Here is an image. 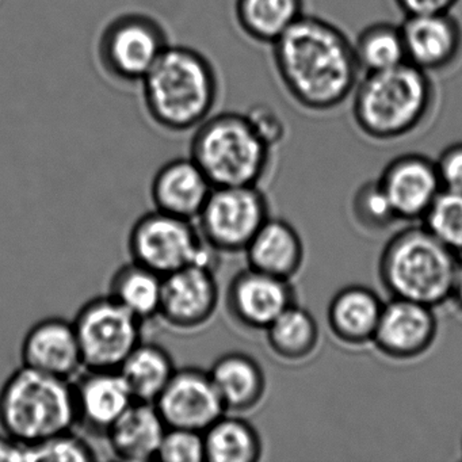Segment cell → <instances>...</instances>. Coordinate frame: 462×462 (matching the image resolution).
<instances>
[{"label":"cell","mask_w":462,"mask_h":462,"mask_svg":"<svg viewBox=\"0 0 462 462\" xmlns=\"http://www.w3.org/2000/svg\"><path fill=\"white\" fill-rule=\"evenodd\" d=\"M272 53L281 85L307 112H334L350 101L362 77L350 37L316 15H302Z\"/></svg>","instance_id":"1"},{"label":"cell","mask_w":462,"mask_h":462,"mask_svg":"<svg viewBox=\"0 0 462 462\" xmlns=\"http://www.w3.org/2000/svg\"><path fill=\"white\" fill-rule=\"evenodd\" d=\"M140 85L151 120L171 134L201 125L213 115L220 93L212 61L185 45L170 44Z\"/></svg>","instance_id":"2"},{"label":"cell","mask_w":462,"mask_h":462,"mask_svg":"<svg viewBox=\"0 0 462 462\" xmlns=\"http://www.w3.org/2000/svg\"><path fill=\"white\" fill-rule=\"evenodd\" d=\"M351 117L367 139L391 143L415 134L437 104L431 75L410 63L362 74L354 88Z\"/></svg>","instance_id":"3"},{"label":"cell","mask_w":462,"mask_h":462,"mask_svg":"<svg viewBox=\"0 0 462 462\" xmlns=\"http://www.w3.org/2000/svg\"><path fill=\"white\" fill-rule=\"evenodd\" d=\"M458 258L423 226H410L386 243L378 274L392 297L439 307L451 300Z\"/></svg>","instance_id":"4"},{"label":"cell","mask_w":462,"mask_h":462,"mask_svg":"<svg viewBox=\"0 0 462 462\" xmlns=\"http://www.w3.org/2000/svg\"><path fill=\"white\" fill-rule=\"evenodd\" d=\"M75 427L72 381L21 366L0 388V430L17 442L36 445Z\"/></svg>","instance_id":"5"},{"label":"cell","mask_w":462,"mask_h":462,"mask_svg":"<svg viewBox=\"0 0 462 462\" xmlns=\"http://www.w3.org/2000/svg\"><path fill=\"white\" fill-rule=\"evenodd\" d=\"M272 150L245 113L224 112L194 129L189 156L213 188L258 186L269 170Z\"/></svg>","instance_id":"6"},{"label":"cell","mask_w":462,"mask_h":462,"mask_svg":"<svg viewBox=\"0 0 462 462\" xmlns=\"http://www.w3.org/2000/svg\"><path fill=\"white\" fill-rule=\"evenodd\" d=\"M128 250L132 261L162 277L190 264L215 267V255H218L204 242L194 221L156 209L134 224Z\"/></svg>","instance_id":"7"},{"label":"cell","mask_w":462,"mask_h":462,"mask_svg":"<svg viewBox=\"0 0 462 462\" xmlns=\"http://www.w3.org/2000/svg\"><path fill=\"white\" fill-rule=\"evenodd\" d=\"M269 213V202L258 186L213 188L197 217V228L215 253H245Z\"/></svg>","instance_id":"8"},{"label":"cell","mask_w":462,"mask_h":462,"mask_svg":"<svg viewBox=\"0 0 462 462\" xmlns=\"http://www.w3.org/2000/svg\"><path fill=\"white\" fill-rule=\"evenodd\" d=\"M142 324L109 294L88 300L74 319L85 369H120L143 342Z\"/></svg>","instance_id":"9"},{"label":"cell","mask_w":462,"mask_h":462,"mask_svg":"<svg viewBox=\"0 0 462 462\" xmlns=\"http://www.w3.org/2000/svg\"><path fill=\"white\" fill-rule=\"evenodd\" d=\"M169 36L150 15L128 13L110 21L98 42V59L104 71L123 83H140L164 51Z\"/></svg>","instance_id":"10"},{"label":"cell","mask_w":462,"mask_h":462,"mask_svg":"<svg viewBox=\"0 0 462 462\" xmlns=\"http://www.w3.org/2000/svg\"><path fill=\"white\" fill-rule=\"evenodd\" d=\"M167 427L205 432L226 413L209 370L180 367L155 400Z\"/></svg>","instance_id":"11"},{"label":"cell","mask_w":462,"mask_h":462,"mask_svg":"<svg viewBox=\"0 0 462 462\" xmlns=\"http://www.w3.org/2000/svg\"><path fill=\"white\" fill-rule=\"evenodd\" d=\"M220 302L215 267L190 264L163 277L159 318L180 331H194L209 323Z\"/></svg>","instance_id":"12"},{"label":"cell","mask_w":462,"mask_h":462,"mask_svg":"<svg viewBox=\"0 0 462 462\" xmlns=\"http://www.w3.org/2000/svg\"><path fill=\"white\" fill-rule=\"evenodd\" d=\"M400 26L407 63L420 71L432 77L462 58V23L453 13L408 15Z\"/></svg>","instance_id":"13"},{"label":"cell","mask_w":462,"mask_h":462,"mask_svg":"<svg viewBox=\"0 0 462 462\" xmlns=\"http://www.w3.org/2000/svg\"><path fill=\"white\" fill-rule=\"evenodd\" d=\"M294 304L291 281L247 267L232 277L226 308L235 323L251 331H264L286 308Z\"/></svg>","instance_id":"14"},{"label":"cell","mask_w":462,"mask_h":462,"mask_svg":"<svg viewBox=\"0 0 462 462\" xmlns=\"http://www.w3.org/2000/svg\"><path fill=\"white\" fill-rule=\"evenodd\" d=\"M434 308L392 297L383 305L373 342L383 356L407 361L426 353L437 337Z\"/></svg>","instance_id":"15"},{"label":"cell","mask_w":462,"mask_h":462,"mask_svg":"<svg viewBox=\"0 0 462 462\" xmlns=\"http://www.w3.org/2000/svg\"><path fill=\"white\" fill-rule=\"evenodd\" d=\"M399 220H421L442 189L435 161L404 153L386 164L378 178Z\"/></svg>","instance_id":"16"},{"label":"cell","mask_w":462,"mask_h":462,"mask_svg":"<svg viewBox=\"0 0 462 462\" xmlns=\"http://www.w3.org/2000/svg\"><path fill=\"white\" fill-rule=\"evenodd\" d=\"M23 366L71 381L85 369L74 321L47 318L26 332L21 346Z\"/></svg>","instance_id":"17"},{"label":"cell","mask_w":462,"mask_h":462,"mask_svg":"<svg viewBox=\"0 0 462 462\" xmlns=\"http://www.w3.org/2000/svg\"><path fill=\"white\" fill-rule=\"evenodd\" d=\"M72 383L77 427L96 437H106L110 427L134 402L118 370L86 369Z\"/></svg>","instance_id":"18"},{"label":"cell","mask_w":462,"mask_h":462,"mask_svg":"<svg viewBox=\"0 0 462 462\" xmlns=\"http://www.w3.org/2000/svg\"><path fill=\"white\" fill-rule=\"evenodd\" d=\"M212 190L207 175L189 156L172 159L156 171L151 183V199L156 210L196 221Z\"/></svg>","instance_id":"19"},{"label":"cell","mask_w":462,"mask_h":462,"mask_svg":"<svg viewBox=\"0 0 462 462\" xmlns=\"http://www.w3.org/2000/svg\"><path fill=\"white\" fill-rule=\"evenodd\" d=\"M166 430L153 402H134L105 438L113 456L121 461H156Z\"/></svg>","instance_id":"20"},{"label":"cell","mask_w":462,"mask_h":462,"mask_svg":"<svg viewBox=\"0 0 462 462\" xmlns=\"http://www.w3.org/2000/svg\"><path fill=\"white\" fill-rule=\"evenodd\" d=\"M209 374L228 413L250 412L261 404L266 394L263 367L254 356L242 351L218 356Z\"/></svg>","instance_id":"21"},{"label":"cell","mask_w":462,"mask_h":462,"mask_svg":"<svg viewBox=\"0 0 462 462\" xmlns=\"http://www.w3.org/2000/svg\"><path fill=\"white\" fill-rule=\"evenodd\" d=\"M243 254L250 269L291 281L301 269L304 245L291 224L270 217Z\"/></svg>","instance_id":"22"},{"label":"cell","mask_w":462,"mask_h":462,"mask_svg":"<svg viewBox=\"0 0 462 462\" xmlns=\"http://www.w3.org/2000/svg\"><path fill=\"white\" fill-rule=\"evenodd\" d=\"M383 305L380 297L365 286L340 289L332 297L327 310L329 329L346 345L372 343Z\"/></svg>","instance_id":"23"},{"label":"cell","mask_w":462,"mask_h":462,"mask_svg":"<svg viewBox=\"0 0 462 462\" xmlns=\"http://www.w3.org/2000/svg\"><path fill=\"white\" fill-rule=\"evenodd\" d=\"M234 12L248 39L272 47L305 14V0H235Z\"/></svg>","instance_id":"24"},{"label":"cell","mask_w":462,"mask_h":462,"mask_svg":"<svg viewBox=\"0 0 462 462\" xmlns=\"http://www.w3.org/2000/svg\"><path fill=\"white\" fill-rule=\"evenodd\" d=\"M171 354L158 343L142 342L121 365L120 374L134 402H155L174 375Z\"/></svg>","instance_id":"25"},{"label":"cell","mask_w":462,"mask_h":462,"mask_svg":"<svg viewBox=\"0 0 462 462\" xmlns=\"http://www.w3.org/2000/svg\"><path fill=\"white\" fill-rule=\"evenodd\" d=\"M209 462H256L263 453L258 430L239 413H224L204 432Z\"/></svg>","instance_id":"26"},{"label":"cell","mask_w":462,"mask_h":462,"mask_svg":"<svg viewBox=\"0 0 462 462\" xmlns=\"http://www.w3.org/2000/svg\"><path fill=\"white\" fill-rule=\"evenodd\" d=\"M163 277L131 261L110 280L109 296L142 321L159 316Z\"/></svg>","instance_id":"27"},{"label":"cell","mask_w":462,"mask_h":462,"mask_svg":"<svg viewBox=\"0 0 462 462\" xmlns=\"http://www.w3.org/2000/svg\"><path fill=\"white\" fill-rule=\"evenodd\" d=\"M270 350L283 361L308 358L319 343V327L312 313L294 302L286 308L266 329Z\"/></svg>","instance_id":"28"},{"label":"cell","mask_w":462,"mask_h":462,"mask_svg":"<svg viewBox=\"0 0 462 462\" xmlns=\"http://www.w3.org/2000/svg\"><path fill=\"white\" fill-rule=\"evenodd\" d=\"M362 74L386 71L407 63L402 26L374 23L359 32L353 42Z\"/></svg>","instance_id":"29"},{"label":"cell","mask_w":462,"mask_h":462,"mask_svg":"<svg viewBox=\"0 0 462 462\" xmlns=\"http://www.w3.org/2000/svg\"><path fill=\"white\" fill-rule=\"evenodd\" d=\"M423 226L442 245L454 253L462 254V193L440 189L424 213Z\"/></svg>","instance_id":"30"},{"label":"cell","mask_w":462,"mask_h":462,"mask_svg":"<svg viewBox=\"0 0 462 462\" xmlns=\"http://www.w3.org/2000/svg\"><path fill=\"white\" fill-rule=\"evenodd\" d=\"M356 220L370 231H383L399 221L393 207L377 180L364 183L353 199Z\"/></svg>","instance_id":"31"},{"label":"cell","mask_w":462,"mask_h":462,"mask_svg":"<svg viewBox=\"0 0 462 462\" xmlns=\"http://www.w3.org/2000/svg\"><path fill=\"white\" fill-rule=\"evenodd\" d=\"M97 459L96 450L72 431L26 446L28 462H88Z\"/></svg>","instance_id":"32"},{"label":"cell","mask_w":462,"mask_h":462,"mask_svg":"<svg viewBox=\"0 0 462 462\" xmlns=\"http://www.w3.org/2000/svg\"><path fill=\"white\" fill-rule=\"evenodd\" d=\"M156 461L162 462H204V432L193 430L167 427L159 446Z\"/></svg>","instance_id":"33"},{"label":"cell","mask_w":462,"mask_h":462,"mask_svg":"<svg viewBox=\"0 0 462 462\" xmlns=\"http://www.w3.org/2000/svg\"><path fill=\"white\" fill-rule=\"evenodd\" d=\"M245 116L269 147L274 148L285 139V123L274 107L256 104L245 112Z\"/></svg>","instance_id":"34"},{"label":"cell","mask_w":462,"mask_h":462,"mask_svg":"<svg viewBox=\"0 0 462 462\" xmlns=\"http://www.w3.org/2000/svg\"><path fill=\"white\" fill-rule=\"evenodd\" d=\"M435 164L442 188L462 193V142L448 145Z\"/></svg>","instance_id":"35"},{"label":"cell","mask_w":462,"mask_h":462,"mask_svg":"<svg viewBox=\"0 0 462 462\" xmlns=\"http://www.w3.org/2000/svg\"><path fill=\"white\" fill-rule=\"evenodd\" d=\"M461 0H394L397 9L408 15L440 14L453 13Z\"/></svg>","instance_id":"36"},{"label":"cell","mask_w":462,"mask_h":462,"mask_svg":"<svg viewBox=\"0 0 462 462\" xmlns=\"http://www.w3.org/2000/svg\"><path fill=\"white\" fill-rule=\"evenodd\" d=\"M21 461H26V446L2 432L0 434V462Z\"/></svg>","instance_id":"37"},{"label":"cell","mask_w":462,"mask_h":462,"mask_svg":"<svg viewBox=\"0 0 462 462\" xmlns=\"http://www.w3.org/2000/svg\"><path fill=\"white\" fill-rule=\"evenodd\" d=\"M451 300L458 305L459 310H462V256L458 258V264H457L456 277H454L453 293H451Z\"/></svg>","instance_id":"38"}]
</instances>
